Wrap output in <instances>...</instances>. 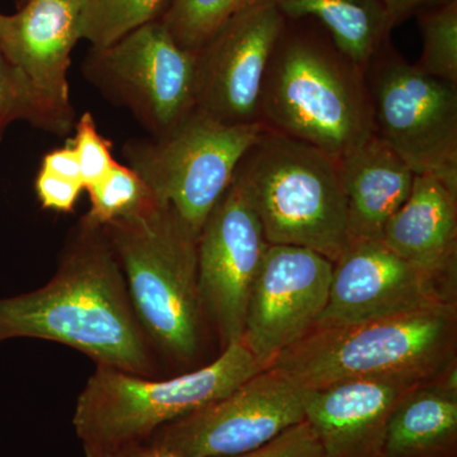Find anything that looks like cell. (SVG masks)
Returning a JSON list of instances; mask_svg holds the SVG:
<instances>
[{"mask_svg": "<svg viewBox=\"0 0 457 457\" xmlns=\"http://www.w3.org/2000/svg\"><path fill=\"white\" fill-rule=\"evenodd\" d=\"M12 338L62 343L97 366L146 378L155 369V352L132 309L106 231L86 216L46 285L0 299V343Z\"/></svg>", "mask_w": 457, "mask_h": 457, "instance_id": "cell-1", "label": "cell"}, {"mask_svg": "<svg viewBox=\"0 0 457 457\" xmlns=\"http://www.w3.org/2000/svg\"><path fill=\"white\" fill-rule=\"evenodd\" d=\"M260 121L341 158L374 135L365 69L315 21H286L264 74Z\"/></svg>", "mask_w": 457, "mask_h": 457, "instance_id": "cell-2", "label": "cell"}, {"mask_svg": "<svg viewBox=\"0 0 457 457\" xmlns=\"http://www.w3.org/2000/svg\"><path fill=\"white\" fill-rule=\"evenodd\" d=\"M270 368L303 390L394 376L435 380L457 368V303L312 328Z\"/></svg>", "mask_w": 457, "mask_h": 457, "instance_id": "cell-3", "label": "cell"}, {"mask_svg": "<svg viewBox=\"0 0 457 457\" xmlns=\"http://www.w3.org/2000/svg\"><path fill=\"white\" fill-rule=\"evenodd\" d=\"M104 228L153 350L180 365L195 362L207 323L198 291L197 234L158 201Z\"/></svg>", "mask_w": 457, "mask_h": 457, "instance_id": "cell-4", "label": "cell"}, {"mask_svg": "<svg viewBox=\"0 0 457 457\" xmlns=\"http://www.w3.org/2000/svg\"><path fill=\"white\" fill-rule=\"evenodd\" d=\"M233 182L253 207L270 245L303 246L333 263L348 243L339 158L263 129Z\"/></svg>", "mask_w": 457, "mask_h": 457, "instance_id": "cell-5", "label": "cell"}, {"mask_svg": "<svg viewBox=\"0 0 457 457\" xmlns=\"http://www.w3.org/2000/svg\"><path fill=\"white\" fill-rule=\"evenodd\" d=\"M261 371L242 341L228 343L209 365L167 380L97 366L77 400L75 432L84 449L149 441L162 427L224 398Z\"/></svg>", "mask_w": 457, "mask_h": 457, "instance_id": "cell-6", "label": "cell"}, {"mask_svg": "<svg viewBox=\"0 0 457 457\" xmlns=\"http://www.w3.org/2000/svg\"><path fill=\"white\" fill-rule=\"evenodd\" d=\"M263 129L262 123L225 125L195 108L163 137L126 141L123 158L145 180L155 200L170 204L200 236Z\"/></svg>", "mask_w": 457, "mask_h": 457, "instance_id": "cell-7", "label": "cell"}, {"mask_svg": "<svg viewBox=\"0 0 457 457\" xmlns=\"http://www.w3.org/2000/svg\"><path fill=\"white\" fill-rule=\"evenodd\" d=\"M374 134L414 174L457 189V87L409 64L390 41L365 68Z\"/></svg>", "mask_w": 457, "mask_h": 457, "instance_id": "cell-8", "label": "cell"}, {"mask_svg": "<svg viewBox=\"0 0 457 457\" xmlns=\"http://www.w3.org/2000/svg\"><path fill=\"white\" fill-rule=\"evenodd\" d=\"M196 51L179 46L162 21L104 47H92L83 74L108 99L131 111L149 137L173 130L196 108Z\"/></svg>", "mask_w": 457, "mask_h": 457, "instance_id": "cell-9", "label": "cell"}, {"mask_svg": "<svg viewBox=\"0 0 457 457\" xmlns=\"http://www.w3.org/2000/svg\"><path fill=\"white\" fill-rule=\"evenodd\" d=\"M305 420V390L276 369L165 425L149 441L183 457L239 455Z\"/></svg>", "mask_w": 457, "mask_h": 457, "instance_id": "cell-10", "label": "cell"}, {"mask_svg": "<svg viewBox=\"0 0 457 457\" xmlns=\"http://www.w3.org/2000/svg\"><path fill=\"white\" fill-rule=\"evenodd\" d=\"M332 272L333 262L312 249L269 245L252 286L240 339L262 370L317 324Z\"/></svg>", "mask_w": 457, "mask_h": 457, "instance_id": "cell-11", "label": "cell"}, {"mask_svg": "<svg viewBox=\"0 0 457 457\" xmlns=\"http://www.w3.org/2000/svg\"><path fill=\"white\" fill-rule=\"evenodd\" d=\"M269 245L253 207L231 180L197 242L201 305L224 348L242 339L249 295Z\"/></svg>", "mask_w": 457, "mask_h": 457, "instance_id": "cell-12", "label": "cell"}, {"mask_svg": "<svg viewBox=\"0 0 457 457\" xmlns=\"http://www.w3.org/2000/svg\"><path fill=\"white\" fill-rule=\"evenodd\" d=\"M285 23L273 0H263L197 50L196 110L225 125L261 123L264 74Z\"/></svg>", "mask_w": 457, "mask_h": 457, "instance_id": "cell-13", "label": "cell"}, {"mask_svg": "<svg viewBox=\"0 0 457 457\" xmlns=\"http://www.w3.org/2000/svg\"><path fill=\"white\" fill-rule=\"evenodd\" d=\"M456 294L403 260L383 240H350L333 263L327 306L314 328L457 303Z\"/></svg>", "mask_w": 457, "mask_h": 457, "instance_id": "cell-14", "label": "cell"}, {"mask_svg": "<svg viewBox=\"0 0 457 457\" xmlns=\"http://www.w3.org/2000/svg\"><path fill=\"white\" fill-rule=\"evenodd\" d=\"M427 381L431 380L394 376L305 390V420L317 432L324 457H384L394 407Z\"/></svg>", "mask_w": 457, "mask_h": 457, "instance_id": "cell-15", "label": "cell"}, {"mask_svg": "<svg viewBox=\"0 0 457 457\" xmlns=\"http://www.w3.org/2000/svg\"><path fill=\"white\" fill-rule=\"evenodd\" d=\"M79 0H26L0 14V54L51 101L73 108L68 73L80 38Z\"/></svg>", "mask_w": 457, "mask_h": 457, "instance_id": "cell-16", "label": "cell"}, {"mask_svg": "<svg viewBox=\"0 0 457 457\" xmlns=\"http://www.w3.org/2000/svg\"><path fill=\"white\" fill-rule=\"evenodd\" d=\"M383 242L456 291L457 189L435 174H416L408 200L384 228Z\"/></svg>", "mask_w": 457, "mask_h": 457, "instance_id": "cell-17", "label": "cell"}, {"mask_svg": "<svg viewBox=\"0 0 457 457\" xmlns=\"http://www.w3.org/2000/svg\"><path fill=\"white\" fill-rule=\"evenodd\" d=\"M347 200L348 242L383 240L384 228L411 195V168L376 135L339 158Z\"/></svg>", "mask_w": 457, "mask_h": 457, "instance_id": "cell-18", "label": "cell"}, {"mask_svg": "<svg viewBox=\"0 0 457 457\" xmlns=\"http://www.w3.org/2000/svg\"><path fill=\"white\" fill-rule=\"evenodd\" d=\"M457 456V368L409 390L396 403L384 457Z\"/></svg>", "mask_w": 457, "mask_h": 457, "instance_id": "cell-19", "label": "cell"}, {"mask_svg": "<svg viewBox=\"0 0 457 457\" xmlns=\"http://www.w3.org/2000/svg\"><path fill=\"white\" fill-rule=\"evenodd\" d=\"M286 21L312 20L361 68L390 37L381 0H273Z\"/></svg>", "mask_w": 457, "mask_h": 457, "instance_id": "cell-20", "label": "cell"}, {"mask_svg": "<svg viewBox=\"0 0 457 457\" xmlns=\"http://www.w3.org/2000/svg\"><path fill=\"white\" fill-rule=\"evenodd\" d=\"M14 121L64 137L74 130V108L51 101L16 66L0 54V137Z\"/></svg>", "mask_w": 457, "mask_h": 457, "instance_id": "cell-21", "label": "cell"}, {"mask_svg": "<svg viewBox=\"0 0 457 457\" xmlns=\"http://www.w3.org/2000/svg\"><path fill=\"white\" fill-rule=\"evenodd\" d=\"M80 38L104 47L139 27L161 21L171 0H79Z\"/></svg>", "mask_w": 457, "mask_h": 457, "instance_id": "cell-22", "label": "cell"}, {"mask_svg": "<svg viewBox=\"0 0 457 457\" xmlns=\"http://www.w3.org/2000/svg\"><path fill=\"white\" fill-rule=\"evenodd\" d=\"M263 0H171L162 23L183 49L197 51L228 21Z\"/></svg>", "mask_w": 457, "mask_h": 457, "instance_id": "cell-23", "label": "cell"}, {"mask_svg": "<svg viewBox=\"0 0 457 457\" xmlns=\"http://www.w3.org/2000/svg\"><path fill=\"white\" fill-rule=\"evenodd\" d=\"M90 209L86 218L99 227L130 218L152 206L154 195L129 165L116 163L99 182L87 188Z\"/></svg>", "mask_w": 457, "mask_h": 457, "instance_id": "cell-24", "label": "cell"}, {"mask_svg": "<svg viewBox=\"0 0 457 457\" xmlns=\"http://www.w3.org/2000/svg\"><path fill=\"white\" fill-rule=\"evenodd\" d=\"M423 50L417 66L422 73L457 87V0L417 14Z\"/></svg>", "mask_w": 457, "mask_h": 457, "instance_id": "cell-25", "label": "cell"}, {"mask_svg": "<svg viewBox=\"0 0 457 457\" xmlns=\"http://www.w3.org/2000/svg\"><path fill=\"white\" fill-rule=\"evenodd\" d=\"M75 135L71 140L78 162L84 187H92L117 163L111 153V143L99 134L97 123L90 112L83 113L75 122Z\"/></svg>", "mask_w": 457, "mask_h": 457, "instance_id": "cell-26", "label": "cell"}, {"mask_svg": "<svg viewBox=\"0 0 457 457\" xmlns=\"http://www.w3.org/2000/svg\"><path fill=\"white\" fill-rule=\"evenodd\" d=\"M221 457H324V453L317 432L303 420L258 449Z\"/></svg>", "mask_w": 457, "mask_h": 457, "instance_id": "cell-27", "label": "cell"}, {"mask_svg": "<svg viewBox=\"0 0 457 457\" xmlns=\"http://www.w3.org/2000/svg\"><path fill=\"white\" fill-rule=\"evenodd\" d=\"M82 183L62 179L44 170L38 171L35 180V191L45 210L60 213H71L84 191Z\"/></svg>", "mask_w": 457, "mask_h": 457, "instance_id": "cell-28", "label": "cell"}, {"mask_svg": "<svg viewBox=\"0 0 457 457\" xmlns=\"http://www.w3.org/2000/svg\"><path fill=\"white\" fill-rule=\"evenodd\" d=\"M41 170L56 174L62 179L82 183L84 186L79 162H78L77 154L71 144L47 153L42 159Z\"/></svg>", "mask_w": 457, "mask_h": 457, "instance_id": "cell-29", "label": "cell"}, {"mask_svg": "<svg viewBox=\"0 0 457 457\" xmlns=\"http://www.w3.org/2000/svg\"><path fill=\"white\" fill-rule=\"evenodd\" d=\"M86 457H183L152 441L135 442L111 449H84Z\"/></svg>", "mask_w": 457, "mask_h": 457, "instance_id": "cell-30", "label": "cell"}, {"mask_svg": "<svg viewBox=\"0 0 457 457\" xmlns=\"http://www.w3.org/2000/svg\"><path fill=\"white\" fill-rule=\"evenodd\" d=\"M453 0H381L386 12L390 29L404 22L413 14L420 13L426 9L446 4Z\"/></svg>", "mask_w": 457, "mask_h": 457, "instance_id": "cell-31", "label": "cell"}, {"mask_svg": "<svg viewBox=\"0 0 457 457\" xmlns=\"http://www.w3.org/2000/svg\"><path fill=\"white\" fill-rule=\"evenodd\" d=\"M26 0H21V4H22V3H25Z\"/></svg>", "mask_w": 457, "mask_h": 457, "instance_id": "cell-32", "label": "cell"}]
</instances>
